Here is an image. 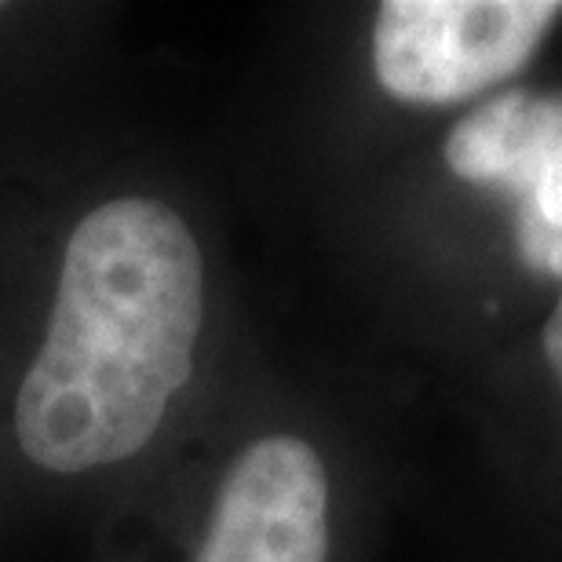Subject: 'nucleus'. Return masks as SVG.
Instances as JSON below:
<instances>
[{
    "label": "nucleus",
    "instance_id": "f257e3e1",
    "mask_svg": "<svg viewBox=\"0 0 562 562\" xmlns=\"http://www.w3.org/2000/svg\"><path fill=\"white\" fill-rule=\"evenodd\" d=\"M201 318L205 263L172 209L117 198L88 212L19 387L22 453L63 475L136 457L194 373Z\"/></svg>",
    "mask_w": 562,
    "mask_h": 562
},
{
    "label": "nucleus",
    "instance_id": "f03ea898",
    "mask_svg": "<svg viewBox=\"0 0 562 562\" xmlns=\"http://www.w3.org/2000/svg\"><path fill=\"white\" fill-rule=\"evenodd\" d=\"M559 11L555 0H387L373 26L376 81L398 103H464L519 74Z\"/></svg>",
    "mask_w": 562,
    "mask_h": 562
},
{
    "label": "nucleus",
    "instance_id": "7ed1b4c3",
    "mask_svg": "<svg viewBox=\"0 0 562 562\" xmlns=\"http://www.w3.org/2000/svg\"><path fill=\"white\" fill-rule=\"evenodd\" d=\"M446 165L464 183L501 187L515 201L522 263L562 278V99H490L449 132Z\"/></svg>",
    "mask_w": 562,
    "mask_h": 562
},
{
    "label": "nucleus",
    "instance_id": "20e7f679",
    "mask_svg": "<svg viewBox=\"0 0 562 562\" xmlns=\"http://www.w3.org/2000/svg\"><path fill=\"white\" fill-rule=\"evenodd\" d=\"M198 562H329V475L311 442L267 435L234 460Z\"/></svg>",
    "mask_w": 562,
    "mask_h": 562
},
{
    "label": "nucleus",
    "instance_id": "39448f33",
    "mask_svg": "<svg viewBox=\"0 0 562 562\" xmlns=\"http://www.w3.org/2000/svg\"><path fill=\"white\" fill-rule=\"evenodd\" d=\"M541 344H544L548 366L555 369V376H559V384H562V289H559V300H555L552 314H548V322H544Z\"/></svg>",
    "mask_w": 562,
    "mask_h": 562
}]
</instances>
